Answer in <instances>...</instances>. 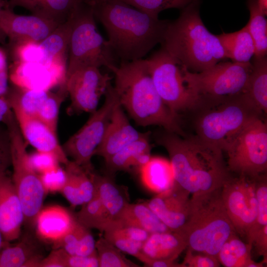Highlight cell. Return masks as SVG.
Segmentation results:
<instances>
[{"label": "cell", "instance_id": "cell-1", "mask_svg": "<svg viewBox=\"0 0 267 267\" xmlns=\"http://www.w3.org/2000/svg\"><path fill=\"white\" fill-rule=\"evenodd\" d=\"M165 132L157 141L168 152L175 182L192 196L222 188L232 176L220 149L196 135Z\"/></svg>", "mask_w": 267, "mask_h": 267}, {"label": "cell", "instance_id": "cell-2", "mask_svg": "<svg viewBox=\"0 0 267 267\" xmlns=\"http://www.w3.org/2000/svg\"><path fill=\"white\" fill-rule=\"evenodd\" d=\"M95 18L105 29L121 61L145 56L161 43L170 21L149 15L121 0H91Z\"/></svg>", "mask_w": 267, "mask_h": 267}, {"label": "cell", "instance_id": "cell-3", "mask_svg": "<svg viewBox=\"0 0 267 267\" xmlns=\"http://www.w3.org/2000/svg\"><path fill=\"white\" fill-rule=\"evenodd\" d=\"M113 86L122 107L140 126H159L184 136L178 116L174 114L158 94L146 60L121 61L113 70Z\"/></svg>", "mask_w": 267, "mask_h": 267}, {"label": "cell", "instance_id": "cell-4", "mask_svg": "<svg viewBox=\"0 0 267 267\" xmlns=\"http://www.w3.org/2000/svg\"><path fill=\"white\" fill-rule=\"evenodd\" d=\"M200 0L181 9L178 17L169 21L162 47L187 70L201 72L227 58L217 35L210 32L200 15Z\"/></svg>", "mask_w": 267, "mask_h": 267}, {"label": "cell", "instance_id": "cell-5", "mask_svg": "<svg viewBox=\"0 0 267 267\" xmlns=\"http://www.w3.org/2000/svg\"><path fill=\"white\" fill-rule=\"evenodd\" d=\"M221 189L190 198L189 216L181 231L186 238L187 248L194 252L217 258L223 243L236 233L225 209Z\"/></svg>", "mask_w": 267, "mask_h": 267}, {"label": "cell", "instance_id": "cell-6", "mask_svg": "<svg viewBox=\"0 0 267 267\" xmlns=\"http://www.w3.org/2000/svg\"><path fill=\"white\" fill-rule=\"evenodd\" d=\"M72 28L66 75L81 68L104 66L111 72L118 58L98 32L91 0H82L70 15Z\"/></svg>", "mask_w": 267, "mask_h": 267}, {"label": "cell", "instance_id": "cell-7", "mask_svg": "<svg viewBox=\"0 0 267 267\" xmlns=\"http://www.w3.org/2000/svg\"><path fill=\"white\" fill-rule=\"evenodd\" d=\"M197 118L196 135L223 152L236 135L262 114L244 93L208 104Z\"/></svg>", "mask_w": 267, "mask_h": 267}, {"label": "cell", "instance_id": "cell-8", "mask_svg": "<svg viewBox=\"0 0 267 267\" xmlns=\"http://www.w3.org/2000/svg\"><path fill=\"white\" fill-rule=\"evenodd\" d=\"M4 123L10 140L13 169L11 179L22 205L24 221L35 225L46 193L39 175L30 165L26 141L13 113L8 114Z\"/></svg>", "mask_w": 267, "mask_h": 267}, {"label": "cell", "instance_id": "cell-9", "mask_svg": "<svg viewBox=\"0 0 267 267\" xmlns=\"http://www.w3.org/2000/svg\"><path fill=\"white\" fill-rule=\"evenodd\" d=\"M145 60L158 94L174 114L178 116L180 112L203 107V100L185 82L184 66L163 47Z\"/></svg>", "mask_w": 267, "mask_h": 267}, {"label": "cell", "instance_id": "cell-10", "mask_svg": "<svg viewBox=\"0 0 267 267\" xmlns=\"http://www.w3.org/2000/svg\"><path fill=\"white\" fill-rule=\"evenodd\" d=\"M252 69L250 62H223L201 72L184 66L183 73L189 88L207 104L243 93Z\"/></svg>", "mask_w": 267, "mask_h": 267}, {"label": "cell", "instance_id": "cell-11", "mask_svg": "<svg viewBox=\"0 0 267 267\" xmlns=\"http://www.w3.org/2000/svg\"><path fill=\"white\" fill-rule=\"evenodd\" d=\"M230 172L255 178L267 169V126L261 117L249 122L224 150Z\"/></svg>", "mask_w": 267, "mask_h": 267}, {"label": "cell", "instance_id": "cell-12", "mask_svg": "<svg viewBox=\"0 0 267 267\" xmlns=\"http://www.w3.org/2000/svg\"><path fill=\"white\" fill-rule=\"evenodd\" d=\"M102 106L97 109L86 123L62 145L73 161L88 172H92L91 158L104 138L113 111L119 103L117 94L111 84L105 93Z\"/></svg>", "mask_w": 267, "mask_h": 267}, {"label": "cell", "instance_id": "cell-13", "mask_svg": "<svg viewBox=\"0 0 267 267\" xmlns=\"http://www.w3.org/2000/svg\"><path fill=\"white\" fill-rule=\"evenodd\" d=\"M256 178L232 177L221 189L227 215L236 233L246 239L257 217Z\"/></svg>", "mask_w": 267, "mask_h": 267}, {"label": "cell", "instance_id": "cell-14", "mask_svg": "<svg viewBox=\"0 0 267 267\" xmlns=\"http://www.w3.org/2000/svg\"><path fill=\"white\" fill-rule=\"evenodd\" d=\"M111 79L109 74L92 66L79 68L66 75L65 85L71 101L69 112H94Z\"/></svg>", "mask_w": 267, "mask_h": 267}, {"label": "cell", "instance_id": "cell-15", "mask_svg": "<svg viewBox=\"0 0 267 267\" xmlns=\"http://www.w3.org/2000/svg\"><path fill=\"white\" fill-rule=\"evenodd\" d=\"M59 25L40 17L21 15L8 8L3 9L0 27L9 40V46L26 43H40Z\"/></svg>", "mask_w": 267, "mask_h": 267}, {"label": "cell", "instance_id": "cell-16", "mask_svg": "<svg viewBox=\"0 0 267 267\" xmlns=\"http://www.w3.org/2000/svg\"><path fill=\"white\" fill-rule=\"evenodd\" d=\"M190 193L175 182L170 188L146 202L159 219L172 231H181L190 214Z\"/></svg>", "mask_w": 267, "mask_h": 267}, {"label": "cell", "instance_id": "cell-17", "mask_svg": "<svg viewBox=\"0 0 267 267\" xmlns=\"http://www.w3.org/2000/svg\"><path fill=\"white\" fill-rule=\"evenodd\" d=\"M67 69L51 67L41 63L14 62L9 80L19 88L50 90L65 85Z\"/></svg>", "mask_w": 267, "mask_h": 267}, {"label": "cell", "instance_id": "cell-18", "mask_svg": "<svg viewBox=\"0 0 267 267\" xmlns=\"http://www.w3.org/2000/svg\"><path fill=\"white\" fill-rule=\"evenodd\" d=\"M24 215L11 178H0V231L4 241L9 242L20 237Z\"/></svg>", "mask_w": 267, "mask_h": 267}, {"label": "cell", "instance_id": "cell-19", "mask_svg": "<svg viewBox=\"0 0 267 267\" xmlns=\"http://www.w3.org/2000/svg\"><path fill=\"white\" fill-rule=\"evenodd\" d=\"M14 116L26 142L37 151L54 155L60 163L65 166L68 163L69 160L60 144L57 133L37 117Z\"/></svg>", "mask_w": 267, "mask_h": 267}, {"label": "cell", "instance_id": "cell-20", "mask_svg": "<svg viewBox=\"0 0 267 267\" xmlns=\"http://www.w3.org/2000/svg\"><path fill=\"white\" fill-rule=\"evenodd\" d=\"M145 133L137 131L130 124L120 102L114 108L104 138L95 154L105 161Z\"/></svg>", "mask_w": 267, "mask_h": 267}, {"label": "cell", "instance_id": "cell-21", "mask_svg": "<svg viewBox=\"0 0 267 267\" xmlns=\"http://www.w3.org/2000/svg\"><path fill=\"white\" fill-rule=\"evenodd\" d=\"M187 247L186 238L181 231L152 233L144 243L138 260L175 261Z\"/></svg>", "mask_w": 267, "mask_h": 267}, {"label": "cell", "instance_id": "cell-22", "mask_svg": "<svg viewBox=\"0 0 267 267\" xmlns=\"http://www.w3.org/2000/svg\"><path fill=\"white\" fill-rule=\"evenodd\" d=\"M75 221V217L63 207L52 205L42 208L35 220L37 235L53 244L71 229Z\"/></svg>", "mask_w": 267, "mask_h": 267}, {"label": "cell", "instance_id": "cell-23", "mask_svg": "<svg viewBox=\"0 0 267 267\" xmlns=\"http://www.w3.org/2000/svg\"><path fill=\"white\" fill-rule=\"evenodd\" d=\"M149 137V133H145L142 137L126 145L105 161L108 175L117 171H139L151 157Z\"/></svg>", "mask_w": 267, "mask_h": 267}, {"label": "cell", "instance_id": "cell-24", "mask_svg": "<svg viewBox=\"0 0 267 267\" xmlns=\"http://www.w3.org/2000/svg\"><path fill=\"white\" fill-rule=\"evenodd\" d=\"M82 0H7L6 8L21 7L58 25L66 22Z\"/></svg>", "mask_w": 267, "mask_h": 267}, {"label": "cell", "instance_id": "cell-25", "mask_svg": "<svg viewBox=\"0 0 267 267\" xmlns=\"http://www.w3.org/2000/svg\"><path fill=\"white\" fill-rule=\"evenodd\" d=\"M103 237L122 252L137 259L141 255L145 241L151 234L138 227L110 222L104 229Z\"/></svg>", "mask_w": 267, "mask_h": 267}, {"label": "cell", "instance_id": "cell-26", "mask_svg": "<svg viewBox=\"0 0 267 267\" xmlns=\"http://www.w3.org/2000/svg\"><path fill=\"white\" fill-rule=\"evenodd\" d=\"M96 192L106 210L110 221L117 220L130 203L125 187L118 185L110 175L100 176L91 172Z\"/></svg>", "mask_w": 267, "mask_h": 267}, {"label": "cell", "instance_id": "cell-27", "mask_svg": "<svg viewBox=\"0 0 267 267\" xmlns=\"http://www.w3.org/2000/svg\"><path fill=\"white\" fill-rule=\"evenodd\" d=\"M72 28L70 17L59 25L40 42L44 52L42 64L51 67L67 68L69 44Z\"/></svg>", "mask_w": 267, "mask_h": 267}, {"label": "cell", "instance_id": "cell-28", "mask_svg": "<svg viewBox=\"0 0 267 267\" xmlns=\"http://www.w3.org/2000/svg\"><path fill=\"white\" fill-rule=\"evenodd\" d=\"M43 258L37 242L25 236L16 245L1 248L0 267H39Z\"/></svg>", "mask_w": 267, "mask_h": 267}, {"label": "cell", "instance_id": "cell-29", "mask_svg": "<svg viewBox=\"0 0 267 267\" xmlns=\"http://www.w3.org/2000/svg\"><path fill=\"white\" fill-rule=\"evenodd\" d=\"M138 172L145 187L157 193L170 188L175 183L171 163L162 157H151Z\"/></svg>", "mask_w": 267, "mask_h": 267}, {"label": "cell", "instance_id": "cell-30", "mask_svg": "<svg viewBox=\"0 0 267 267\" xmlns=\"http://www.w3.org/2000/svg\"><path fill=\"white\" fill-rule=\"evenodd\" d=\"M50 91L19 88H9L5 97L14 115L37 117Z\"/></svg>", "mask_w": 267, "mask_h": 267}, {"label": "cell", "instance_id": "cell-31", "mask_svg": "<svg viewBox=\"0 0 267 267\" xmlns=\"http://www.w3.org/2000/svg\"><path fill=\"white\" fill-rule=\"evenodd\" d=\"M115 221L125 225L140 228L150 233L171 231L151 210L146 202L136 204L130 203Z\"/></svg>", "mask_w": 267, "mask_h": 267}, {"label": "cell", "instance_id": "cell-32", "mask_svg": "<svg viewBox=\"0 0 267 267\" xmlns=\"http://www.w3.org/2000/svg\"><path fill=\"white\" fill-rule=\"evenodd\" d=\"M252 69L243 93L262 113L267 112V58L254 56Z\"/></svg>", "mask_w": 267, "mask_h": 267}, {"label": "cell", "instance_id": "cell-33", "mask_svg": "<svg viewBox=\"0 0 267 267\" xmlns=\"http://www.w3.org/2000/svg\"><path fill=\"white\" fill-rule=\"evenodd\" d=\"M252 246L243 242L237 235H231L223 243L217 255L221 265L225 267H263L266 261L256 263L251 258Z\"/></svg>", "mask_w": 267, "mask_h": 267}, {"label": "cell", "instance_id": "cell-34", "mask_svg": "<svg viewBox=\"0 0 267 267\" xmlns=\"http://www.w3.org/2000/svg\"><path fill=\"white\" fill-rule=\"evenodd\" d=\"M226 53L232 62H250L255 55V45L247 25L238 31L217 35Z\"/></svg>", "mask_w": 267, "mask_h": 267}, {"label": "cell", "instance_id": "cell-35", "mask_svg": "<svg viewBox=\"0 0 267 267\" xmlns=\"http://www.w3.org/2000/svg\"><path fill=\"white\" fill-rule=\"evenodd\" d=\"M77 220L71 229L58 241L53 248H62L68 253L87 256L96 252L95 241L90 231Z\"/></svg>", "mask_w": 267, "mask_h": 267}, {"label": "cell", "instance_id": "cell-36", "mask_svg": "<svg viewBox=\"0 0 267 267\" xmlns=\"http://www.w3.org/2000/svg\"><path fill=\"white\" fill-rule=\"evenodd\" d=\"M250 19L246 24L255 45L254 56H266L267 52V22L260 9L257 0H247Z\"/></svg>", "mask_w": 267, "mask_h": 267}, {"label": "cell", "instance_id": "cell-37", "mask_svg": "<svg viewBox=\"0 0 267 267\" xmlns=\"http://www.w3.org/2000/svg\"><path fill=\"white\" fill-rule=\"evenodd\" d=\"M81 206L76 215L77 221L89 229L94 228L103 232L111 221L96 191L93 197Z\"/></svg>", "mask_w": 267, "mask_h": 267}, {"label": "cell", "instance_id": "cell-38", "mask_svg": "<svg viewBox=\"0 0 267 267\" xmlns=\"http://www.w3.org/2000/svg\"><path fill=\"white\" fill-rule=\"evenodd\" d=\"M95 249L99 267H138L136 264L126 258L122 251L104 237L95 241Z\"/></svg>", "mask_w": 267, "mask_h": 267}, {"label": "cell", "instance_id": "cell-39", "mask_svg": "<svg viewBox=\"0 0 267 267\" xmlns=\"http://www.w3.org/2000/svg\"><path fill=\"white\" fill-rule=\"evenodd\" d=\"M68 94L66 85H61L55 92H50L42 105L37 117L57 133L61 104Z\"/></svg>", "mask_w": 267, "mask_h": 267}, {"label": "cell", "instance_id": "cell-40", "mask_svg": "<svg viewBox=\"0 0 267 267\" xmlns=\"http://www.w3.org/2000/svg\"><path fill=\"white\" fill-rule=\"evenodd\" d=\"M256 193L257 213L254 226L246 238L247 243L252 246L257 231L267 225V180L266 175L262 174L256 178Z\"/></svg>", "mask_w": 267, "mask_h": 267}, {"label": "cell", "instance_id": "cell-41", "mask_svg": "<svg viewBox=\"0 0 267 267\" xmlns=\"http://www.w3.org/2000/svg\"><path fill=\"white\" fill-rule=\"evenodd\" d=\"M128 4L153 17L170 8L182 9L193 0H121Z\"/></svg>", "mask_w": 267, "mask_h": 267}, {"label": "cell", "instance_id": "cell-42", "mask_svg": "<svg viewBox=\"0 0 267 267\" xmlns=\"http://www.w3.org/2000/svg\"><path fill=\"white\" fill-rule=\"evenodd\" d=\"M10 47L14 62L42 63L44 52L40 43L26 42Z\"/></svg>", "mask_w": 267, "mask_h": 267}, {"label": "cell", "instance_id": "cell-43", "mask_svg": "<svg viewBox=\"0 0 267 267\" xmlns=\"http://www.w3.org/2000/svg\"><path fill=\"white\" fill-rule=\"evenodd\" d=\"M28 158L31 167L38 175L52 171L61 164L54 155L37 150L29 153Z\"/></svg>", "mask_w": 267, "mask_h": 267}, {"label": "cell", "instance_id": "cell-44", "mask_svg": "<svg viewBox=\"0 0 267 267\" xmlns=\"http://www.w3.org/2000/svg\"><path fill=\"white\" fill-rule=\"evenodd\" d=\"M46 193L61 192L66 180V172L60 166L57 168L39 175Z\"/></svg>", "mask_w": 267, "mask_h": 267}, {"label": "cell", "instance_id": "cell-45", "mask_svg": "<svg viewBox=\"0 0 267 267\" xmlns=\"http://www.w3.org/2000/svg\"><path fill=\"white\" fill-rule=\"evenodd\" d=\"M184 267H219L218 259L213 256L194 252L187 248L183 262Z\"/></svg>", "mask_w": 267, "mask_h": 267}, {"label": "cell", "instance_id": "cell-46", "mask_svg": "<svg viewBox=\"0 0 267 267\" xmlns=\"http://www.w3.org/2000/svg\"><path fill=\"white\" fill-rule=\"evenodd\" d=\"M61 249L64 267H99L96 251L90 255L81 256L70 254Z\"/></svg>", "mask_w": 267, "mask_h": 267}, {"label": "cell", "instance_id": "cell-47", "mask_svg": "<svg viewBox=\"0 0 267 267\" xmlns=\"http://www.w3.org/2000/svg\"><path fill=\"white\" fill-rule=\"evenodd\" d=\"M11 166V156L9 135L6 132L0 130V178L7 174Z\"/></svg>", "mask_w": 267, "mask_h": 267}, {"label": "cell", "instance_id": "cell-48", "mask_svg": "<svg viewBox=\"0 0 267 267\" xmlns=\"http://www.w3.org/2000/svg\"><path fill=\"white\" fill-rule=\"evenodd\" d=\"M39 267H64L61 248H53L40 261Z\"/></svg>", "mask_w": 267, "mask_h": 267}, {"label": "cell", "instance_id": "cell-49", "mask_svg": "<svg viewBox=\"0 0 267 267\" xmlns=\"http://www.w3.org/2000/svg\"><path fill=\"white\" fill-rule=\"evenodd\" d=\"M253 244L255 245L258 253L263 257V260L267 259V225L259 230L255 235Z\"/></svg>", "mask_w": 267, "mask_h": 267}, {"label": "cell", "instance_id": "cell-50", "mask_svg": "<svg viewBox=\"0 0 267 267\" xmlns=\"http://www.w3.org/2000/svg\"><path fill=\"white\" fill-rule=\"evenodd\" d=\"M143 263L147 267H184L183 264L176 262L175 261L168 260L145 259Z\"/></svg>", "mask_w": 267, "mask_h": 267}, {"label": "cell", "instance_id": "cell-51", "mask_svg": "<svg viewBox=\"0 0 267 267\" xmlns=\"http://www.w3.org/2000/svg\"><path fill=\"white\" fill-rule=\"evenodd\" d=\"M8 70L0 71V97L5 96L8 90Z\"/></svg>", "mask_w": 267, "mask_h": 267}, {"label": "cell", "instance_id": "cell-52", "mask_svg": "<svg viewBox=\"0 0 267 267\" xmlns=\"http://www.w3.org/2000/svg\"><path fill=\"white\" fill-rule=\"evenodd\" d=\"M11 111V109L5 97H0V123L4 122Z\"/></svg>", "mask_w": 267, "mask_h": 267}, {"label": "cell", "instance_id": "cell-53", "mask_svg": "<svg viewBox=\"0 0 267 267\" xmlns=\"http://www.w3.org/2000/svg\"><path fill=\"white\" fill-rule=\"evenodd\" d=\"M8 70L7 56L5 51L0 48V71Z\"/></svg>", "mask_w": 267, "mask_h": 267}, {"label": "cell", "instance_id": "cell-54", "mask_svg": "<svg viewBox=\"0 0 267 267\" xmlns=\"http://www.w3.org/2000/svg\"><path fill=\"white\" fill-rule=\"evenodd\" d=\"M7 4V1H3L0 0V17L1 12L3 8H6ZM6 36L1 30L0 27V43L4 44L5 42Z\"/></svg>", "mask_w": 267, "mask_h": 267}, {"label": "cell", "instance_id": "cell-55", "mask_svg": "<svg viewBox=\"0 0 267 267\" xmlns=\"http://www.w3.org/2000/svg\"><path fill=\"white\" fill-rule=\"evenodd\" d=\"M258 6L265 15L267 14V0H257Z\"/></svg>", "mask_w": 267, "mask_h": 267}, {"label": "cell", "instance_id": "cell-56", "mask_svg": "<svg viewBox=\"0 0 267 267\" xmlns=\"http://www.w3.org/2000/svg\"><path fill=\"white\" fill-rule=\"evenodd\" d=\"M3 237L2 236L1 232L0 231V251L1 249V248H2L3 245H4V244H5V241H3Z\"/></svg>", "mask_w": 267, "mask_h": 267}, {"label": "cell", "instance_id": "cell-57", "mask_svg": "<svg viewBox=\"0 0 267 267\" xmlns=\"http://www.w3.org/2000/svg\"><path fill=\"white\" fill-rule=\"evenodd\" d=\"M1 0L3 1H5V2H6L7 1V0Z\"/></svg>", "mask_w": 267, "mask_h": 267}]
</instances>
